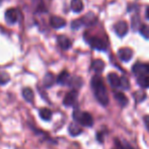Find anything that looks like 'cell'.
I'll use <instances>...</instances> for the list:
<instances>
[{
	"label": "cell",
	"mask_w": 149,
	"mask_h": 149,
	"mask_svg": "<svg viewBox=\"0 0 149 149\" xmlns=\"http://www.w3.org/2000/svg\"><path fill=\"white\" fill-rule=\"evenodd\" d=\"M97 22V18H96L95 14L93 12H88L86 13L82 18H81V22L82 24L84 26H94Z\"/></svg>",
	"instance_id": "9"
},
{
	"label": "cell",
	"mask_w": 149,
	"mask_h": 149,
	"mask_svg": "<svg viewBox=\"0 0 149 149\" xmlns=\"http://www.w3.org/2000/svg\"><path fill=\"white\" fill-rule=\"evenodd\" d=\"M91 68L95 71L96 73H100L104 68V62L100 59H96L91 63Z\"/></svg>",
	"instance_id": "18"
},
{
	"label": "cell",
	"mask_w": 149,
	"mask_h": 149,
	"mask_svg": "<svg viewBox=\"0 0 149 149\" xmlns=\"http://www.w3.org/2000/svg\"><path fill=\"white\" fill-rule=\"evenodd\" d=\"M97 140L100 142H104V134L97 133Z\"/></svg>",
	"instance_id": "28"
},
{
	"label": "cell",
	"mask_w": 149,
	"mask_h": 149,
	"mask_svg": "<svg viewBox=\"0 0 149 149\" xmlns=\"http://www.w3.org/2000/svg\"><path fill=\"white\" fill-rule=\"evenodd\" d=\"M73 119L76 123H78L79 125L84 126V127H91L93 125V118L89 113L86 112H81L76 106L73 111Z\"/></svg>",
	"instance_id": "2"
},
{
	"label": "cell",
	"mask_w": 149,
	"mask_h": 149,
	"mask_svg": "<svg viewBox=\"0 0 149 149\" xmlns=\"http://www.w3.org/2000/svg\"><path fill=\"white\" fill-rule=\"evenodd\" d=\"M50 24L54 29H61L66 26V20L60 16H52L50 19Z\"/></svg>",
	"instance_id": "11"
},
{
	"label": "cell",
	"mask_w": 149,
	"mask_h": 149,
	"mask_svg": "<svg viewBox=\"0 0 149 149\" xmlns=\"http://www.w3.org/2000/svg\"><path fill=\"white\" fill-rule=\"evenodd\" d=\"M71 9L74 12H80L83 9L82 0H71Z\"/></svg>",
	"instance_id": "22"
},
{
	"label": "cell",
	"mask_w": 149,
	"mask_h": 149,
	"mask_svg": "<svg viewBox=\"0 0 149 149\" xmlns=\"http://www.w3.org/2000/svg\"><path fill=\"white\" fill-rule=\"evenodd\" d=\"M39 116L43 121H51L52 117H53V113L50 109L48 108H43V109H40L39 110Z\"/></svg>",
	"instance_id": "13"
},
{
	"label": "cell",
	"mask_w": 149,
	"mask_h": 149,
	"mask_svg": "<svg viewBox=\"0 0 149 149\" xmlns=\"http://www.w3.org/2000/svg\"><path fill=\"white\" fill-rule=\"evenodd\" d=\"M68 132L71 136H78L82 133L83 130L78 123H71L68 127Z\"/></svg>",
	"instance_id": "14"
},
{
	"label": "cell",
	"mask_w": 149,
	"mask_h": 149,
	"mask_svg": "<svg viewBox=\"0 0 149 149\" xmlns=\"http://www.w3.org/2000/svg\"><path fill=\"white\" fill-rule=\"evenodd\" d=\"M115 98H116V100L122 108H124V107H126L128 104V98L126 97V95L123 92H115Z\"/></svg>",
	"instance_id": "17"
},
{
	"label": "cell",
	"mask_w": 149,
	"mask_h": 149,
	"mask_svg": "<svg viewBox=\"0 0 149 149\" xmlns=\"http://www.w3.org/2000/svg\"><path fill=\"white\" fill-rule=\"evenodd\" d=\"M145 16L147 19H149V6L147 7V9H146V12H145Z\"/></svg>",
	"instance_id": "30"
},
{
	"label": "cell",
	"mask_w": 149,
	"mask_h": 149,
	"mask_svg": "<svg viewBox=\"0 0 149 149\" xmlns=\"http://www.w3.org/2000/svg\"><path fill=\"white\" fill-rule=\"evenodd\" d=\"M82 79L80 77H71L70 82H69L68 86L72 87L74 89H78L82 86Z\"/></svg>",
	"instance_id": "21"
},
{
	"label": "cell",
	"mask_w": 149,
	"mask_h": 149,
	"mask_svg": "<svg viewBox=\"0 0 149 149\" xmlns=\"http://www.w3.org/2000/svg\"><path fill=\"white\" fill-rule=\"evenodd\" d=\"M0 4H1V0H0Z\"/></svg>",
	"instance_id": "31"
},
{
	"label": "cell",
	"mask_w": 149,
	"mask_h": 149,
	"mask_svg": "<svg viewBox=\"0 0 149 149\" xmlns=\"http://www.w3.org/2000/svg\"><path fill=\"white\" fill-rule=\"evenodd\" d=\"M91 88L97 102L102 106H107L109 104V95L108 90L104 83L102 78L100 75H94L91 78Z\"/></svg>",
	"instance_id": "1"
},
{
	"label": "cell",
	"mask_w": 149,
	"mask_h": 149,
	"mask_svg": "<svg viewBox=\"0 0 149 149\" xmlns=\"http://www.w3.org/2000/svg\"><path fill=\"white\" fill-rule=\"evenodd\" d=\"M108 79L109 82H110L111 86H113L114 88H118L120 87V77L118 76V74L112 72L108 75Z\"/></svg>",
	"instance_id": "15"
},
{
	"label": "cell",
	"mask_w": 149,
	"mask_h": 149,
	"mask_svg": "<svg viewBox=\"0 0 149 149\" xmlns=\"http://www.w3.org/2000/svg\"><path fill=\"white\" fill-rule=\"evenodd\" d=\"M55 83V77L52 73H47L44 77V80H43V84L45 87H51L52 85Z\"/></svg>",
	"instance_id": "20"
},
{
	"label": "cell",
	"mask_w": 149,
	"mask_h": 149,
	"mask_svg": "<svg viewBox=\"0 0 149 149\" xmlns=\"http://www.w3.org/2000/svg\"><path fill=\"white\" fill-rule=\"evenodd\" d=\"M144 122H145V125L147 127V129L149 130V116L144 117Z\"/></svg>",
	"instance_id": "29"
},
{
	"label": "cell",
	"mask_w": 149,
	"mask_h": 149,
	"mask_svg": "<svg viewBox=\"0 0 149 149\" xmlns=\"http://www.w3.org/2000/svg\"><path fill=\"white\" fill-rule=\"evenodd\" d=\"M22 96L26 100V102H28L29 104H33V98H35V94H33V89L30 87H26L22 89Z\"/></svg>",
	"instance_id": "16"
},
{
	"label": "cell",
	"mask_w": 149,
	"mask_h": 149,
	"mask_svg": "<svg viewBox=\"0 0 149 149\" xmlns=\"http://www.w3.org/2000/svg\"><path fill=\"white\" fill-rule=\"evenodd\" d=\"M132 70H133L134 74H136L137 76H139V75L149 74V63L137 62L136 64L133 65Z\"/></svg>",
	"instance_id": "5"
},
{
	"label": "cell",
	"mask_w": 149,
	"mask_h": 149,
	"mask_svg": "<svg viewBox=\"0 0 149 149\" xmlns=\"http://www.w3.org/2000/svg\"><path fill=\"white\" fill-rule=\"evenodd\" d=\"M138 84L143 88H148L149 87V74L145 75H139L137 79Z\"/></svg>",
	"instance_id": "19"
},
{
	"label": "cell",
	"mask_w": 149,
	"mask_h": 149,
	"mask_svg": "<svg viewBox=\"0 0 149 149\" xmlns=\"http://www.w3.org/2000/svg\"><path fill=\"white\" fill-rule=\"evenodd\" d=\"M145 97H146V94H145V92H143V91H137L134 93V98H136L137 102H142L143 100H145Z\"/></svg>",
	"instance_id": "26"
},
{
	"label": "cell",
	"mask_w": 149,
	"mask_h": 149,
	"mask_svg": "<svg viewBox=\"0 0 149 149\" xmlns=\"http://www.w3.org/2000/svg\"><path fill=\"white\" fill-rule=\"evenodd\" d=\"M120 87H122L123 89L130 88V82H129V80H128V78H126L125 76L120 77Z\"/></svg>",
	"instance_id": "25"
},
{
	"label": "cell",
	"mask_w": 149,
	"mask_h": 149,
	"mask_svg": "<svg viewBox=\"0 0 149 149\" xmlns=\"http://www.w3.org/2000/svg\"><path fill=\"white\" fill-rule=\"evenodd\" d=\"M77 97H78V91L77 89L72 88L69 92H67L66 95L63 98V104L65 107H74L76 106Z\"/></svg>",
	"instance_id": "4"
},
{
	"label": "cell",
	"mask_w": 149,
	"mask_h": 149,
	"mask_svg": "<svg viewBox=\"0 0 149 149\" xmlns=\"http://www.w3.org/2000/svg\"><path fill=\"white\" fill-rule=\"evenodd\" d=\"M57 41H58V45H59L61 49H63V50H68L69 48H71V46H72V43H71L70 39L67 38L66 36H59Z\"/></svg>",
	"instance_id": "12"
},
{
	"label": "cell",
	"mask_w": 149,
	"mask_h": 149,
	"mask_svg": "<svg viewBox=\"0 0 149 149\" xmlns=\"http://www.w3.org/2000/svg\"><path fill=\"white\" fill-rule=\"evenodd\" d=\"M84 39L86 40V42L89 44V46L92 49L98 50V51H104V50L107 49V47H108V44H107L106 41H104V40L98 37H91V36H88L87 33H85Z\"/></svg>",
	"instance_id": "3"
},
{
	"label": "cell",
	"mask_w": 149,
	"mask_h": 149,
	"mask_svg": "<svg viewBox=\"0 0 149 149\" xmlns=\"http://www.w3.org/2000/svg\"><path fill=\"white\" fill-rule=\"evenodd\" d=\"M10 80V76L8 73L6 72H0V84L5 85L6 83H8Z\"/></svg>",
	"instance_id": "23"
},
{
	"label": "cell",
	"mask_w": 149,
	"mask_h": 149,
	"mask_svg": "<svg viewBox=\"0 0 149 149\" xmlns=\"http://www.w3.org/2000/svg\"><path fill=\"white\" fill-rule=\"evenodd\" d=\"M71 26H72V29H74V30H77V29H79L81 26H82L81 19H77V20H74V22H72Z\"/></svg>",
	"instance_id": "27"
},
{
	"label": "cell",
	"mask_w": 149,
	"mask_h": 149,
	"mask_svg": "<svg viewBox=\"0 0 149 149\" xmlns=\"http://www.w3.org/2000/svg\"><path fill=\"white\" fill-rule=\"evenodd\" d=\"M139 31L145 39L149 40V26L148 24H142L139 29Z\"/></svg>",
	"instance_id": "24"
},
{
	"label": "cell",
	"mask_w": 149,
	"mask_h": 149,
	"mask_svg": "<svg viewBox=\"0 0 149 149\" xmlns=\"http://www.w3.org/2000/svg\"><path fill=\"white\" fill-rule=\"evenodd\" d=\"M114 31L119 37H124L126 33H128V24L126 22L121 20V22H117L114 26Z\"/></svg>",
	"instance_id": "7"
},
{
	"label": "cell",
	"mask_w": 149,
	"mask_h": 149,
	"mask_svg": "<svg viewBox=\"0 0 149 149\" xmlns=\"http://www.w3.org/2000/svg\"><path fill=\"white\" fill-rule=\"evenodd\" d=\"M19 11L15 8H10L5 12V20L10 24H13L17 22Z\"/></svg>",
	"instance_id": "6"
},
{
	"label": "cell",
	"mask_w": 149,
	"mask_h": 149,
	"mask_svg": "<svg viewBox=\"0 0 149 149\" xmlns=\"http://www.w3.org/2000/svg\"><path fill=\"white\" fill-rule=\"evenodd\" d=\"M118 56L122 61H130L133 57V51L130 48H121L118 51Z\"/></svg>",
	"instance_id": "8"
},
{
	"label": "cell",
	"mask_w": 149,
	"mask_h": 149,
	"mask_svg": "<svg viewBox=\"0 0 149 149\" xmlns=\"http://www.w3.org/2000/svg\"><path fill=\"white\" fill-rule=\"evenodd\" d=\"M70 79H71V76H70V74H69V72L64 70L59 74V76L57 77L56 81H57V83L60 85H68L69 82H70Z\"/></svg>",
	"instance_id": "10"
}]
</instances>
